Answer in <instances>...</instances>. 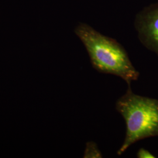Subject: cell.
<instances>
[{
  "label": "cell",
  "instance_id": "cell-5",
  "mask_svg": "<svg viewBox=\"0 0 158 158\" xmlns=\"http://www.w3.org/2000/svg\"><path fill=\"white\" fill-rule=\"evenodd\" d=\"M136 156L138 158H155V156L145 148H140L136 153Z\"/></svg>",
  "mask_w": 158,
  "mask_h": 158
},
{
  "label": "cell",
  "instance_id": "cell-1",
  "mask_svg": "<svg viewBox=\"0 0 158 158\" xmlns=\"http://www.w3.org/2000/svg\"><path fill=\"white\" fill-rule=\"evenodd\" d=\"M98 72L111 74L123 79L128 86L137 80L139 73L130 60L124 48L114 39L104 35L85 23H80L74 29Z\"/></svg>",
  "mask_w": 158,
  "mask_h": 158
},
{
  "label": "cell",
  "instance_id": "cell-6",
  "mask_svg": "<svg viewBox=\"0 0 158 158\" xmlns=\"http://www.w3.org/2000/svg\"><path fill=\"white\" fill-rule=\"evenodd\" d=\"M157 1H158V0H157Z\"/></svg>",
  "mask_w": 158,
  "mask_h": 158
},
{
  "label": "cell",
  "instance_id": "cell-3",
  "mask_svg": "<svg viewBox=\"0 0 158 158\" xmlns=\"http://www.w3.org/2000/svg\"><path fill=\"white\" fill-rule=\"evenodd\" d=\"M134 26L142 44L158 56V2L136 15Z\"/></svg>",
  "mask_w": 158,
  "mask_h": 158
},
{
  "label": "cell",
  "instance_id": "cell-2",
  "mask_svg": "<svg viewBox=\"0 0 158 158\" xmlns=\"http://www.w3.org/2000/svg\"><path fill=\"white\" fill-rule=\"evenodd\" d=\"M115 108L124 119L127 130L117 155H121L136 142L158 136V99L135 94L128 86L117 100Z\"/></svg>",
  "mask_w": 158,
  "mask_h": 158
},
{
  "label": "cell",
  "instance_id": "cell-4",
  "mask_svg": "<svg viewBox=\"0 0 158 158\" xmlns=\"http://www.w3.org/2000/svg\"><path fill=\"white\" fill-rule=\"evenodd\" d=\"M84 158H102V155L94 142H87L83 155Z\"/></svg>",
  "mask_w": 158,
  "mask_h": 158
}]
</instances>
